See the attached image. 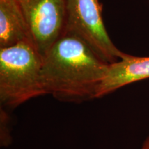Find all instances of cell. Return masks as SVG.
<instances>
[{"label":"cell","mask_w":149,"mask_h":149,"mask_svg":"<svg viewBox=\"0 0 149 149\" xmlns=\"http://www.w3.org/2000/svg\"><path fill=\"white\" fill-rule=\"evenodd\" d=\"M149 78V57L126 54L122 59L110 64L99 87L97 99L103 97L123 86Z\"/></svg>","instance_id":"obj_5"},{"label":"cell","mask_w":149,"mask_h":149,"mask_svg":"<svg viewBox=\"0 0 149 149\" xmlns=\"http://www.w3.org/2000/svg\"><path fill=\"white\" fill-rule=\"evenodd\" d=\"M35 49L44 56L64 32L66 0H18Z\"/></svg>","instance_id":"obj_4"},{"label":"cell","mask_w":149,"mask_h":149,"mask_svg":"<svg viewBox=\"0 0 149 149\" xmlns=\"http://www.w3.org/2000/svg\"><path fill=\"white\" fill-rule=\"evenodd\" d=\"M141 149H149V135L146 137L144 142H143Z\"/></svg>","instance_id":"obj_7"},{"label":"cell","mask_w":149,"mask_h":149,"mask_svg":"<svg viewBox=\"0 0 149 149\" xmlns=\"http://www.w3.org/2000/svg\"><path fill=\"white\" fill-rule=\"evenodd\" d=\"M66 10L64 31L79 37L102 60L113 64L126 55L108 34L100 0H66Z\"/></svg>","instance_id":"obj_3"},{"label":"cell","mask_w":149,"mask_h":149,"mask_svg":"<svg viewBox=\"0 0 149 149\" xmlns=\"http://www.w3.org/2000/svg\"><path fill=\"white\" fill-rule=\"evenodd\" d=\"M109 64L79 37L64 31L42 57L44 90L63 102L79 104L97 99Z\"/></svg>","instance_id":"obj_1"},{"label":"cell","mask_w":149,"mask_h":149,"mask_svg":"<svg viewBox=\"0 0 149 149\" xmlns=\"http://www.w3.org/2000/svg\"><path fill=\"white\" fill-rule=\"evenodd\" d=\"M42 56L31 43L0 48V102L14 109L46 95L42 79Z\"/></svg>","instance_id":"obj_2"},{"label":"cell","mask_w":149,"mask_h":149,"mask_svg":"<svg viewBox=\"0 0 149 149\" xmlns=\"http://www.w3.org/2000/svg\"><path fill=\"white\" fill-rule=\"evenodd\" d=\"M24 42L33 44L26 20L18 0H0V48Z\"/></svg>","instance_id":"obj_6"}]
</instances>
